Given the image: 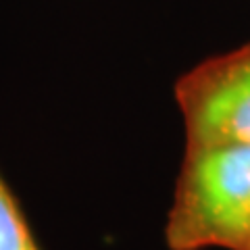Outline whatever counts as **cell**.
Returning a JSON list of instances; mask_svg holds the SVG:
<instances>
[{
    "label": "cell",
    "mask_w": 250,
    "mask_h": 250,
    "mask_svg": "<svg viewBox=\"0 0 250 250\" xmlns=\"http://www.w3.org/2000/svg\"><path fill=\"white\" fill-rule=\"evenodd\" d=\"M250 236V146H192L167 213L169 250H242Z\"/></svg>",
    "instance_id": "1"
},
{
    "label": "cell",
    "mask_w": 250,
    "mask_h": 250,
    "mask_svg": "<svg viewBox=\"0 0 250 250\" xmlns=\"http://www.w3.org/2000/svg\"><path fill=\"white\" fill-rule=\"evenodd\" d=\"M186 148L250 146V44L202 61L175 83Z\"/></svg>",
    "instance_id": "2"
},
{
    "label": "cell",
    "mask_w": 250,
    "mask_h": 250,
    "mask_svg": "<svg viewBox=\"0 0 250 250\" xmlns=\"http://www.w3.org/2000/svg\"><path fill=\"white\" fill-rule=\"evenodd\" d=\"M0 250H42L2 175H0Z\"/></svg>",
    "instance_id": "3"
},
{
    "label": "cell",
    "mask_w": 250,
    "mask_h": 250,
    "mask_svg": "<svg viewBox=\"0 0 250 250\" xmlns=\"http://www.w3.org/2000/svg\"><path fill=\"white\" fill-rule=\"evenodd\" d=\"M242 250H250V236H248V240H246V244H244V248Z\"/></svg>",
    "instance_id": "4"
}]
</instances>
